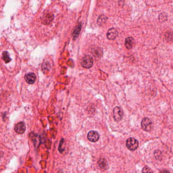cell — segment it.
I'll return each mask as SVG.
<instances>
[{
	"label": "cell",
	"instance_id": "cell-16",
	"mask_svg": "<svg viewBox=\"0 0 173 173\" xmlns=\"http://www.w3.org/2000/svg\"><path fill=\"white\" fill-rule=\"evenodd\" d=\"M165 38L168 42H171L173 40V32H167L165 35Z\"/></svg>",
	"mask_w": 173,
	"mask_h": 173
},
{
	"label": "cell",
	"instance_id": "cell-9",
	"mask_svg": "<svg viewBox=\"0 0 173 173\" xmlns=\"http://www.w3.org/2000/svg\"><path fill=\"white\" fill-rule=\"evenodd\" d=\"M118 35V32L115 28L109 29L107 33V37L109 40H114Z\"/></svg>",
	"mask_w": 173,
	"mask_h": 173
},
{
	"label": "cell",
	"instance_id": "cell-15",
	"mask_svg": "<svg viewBox=\"0 0 173 173\" xmlns=\"http://www.w3.org/2000/svg\"><path fill=\"white\" fill-rule=\"evenodd\" d=\"M53 19V15L51 14H47L44 18V21H45L46 24H49L52 21Z\"/></svg>",
	"mask_w": 173,
	"mask_h": 173
},
{
	"label": "cell",
	"instance_id": "cell-11",
	"mask_svg": "<svg viewBox=\"0 0 173 173\" xmlns=\"http://www.w3.org/2000/svg\"><path fill=\"white\" fill-rule=\"evenodd\" d=\"M81 25L80 24L78 25L77 26H76V28L74 30V32H73V38L74 40H76V39L78 38V36L80 35V30H81Z\"/></svg>",
	"mask_w": 173,
	"mask_h": 173
},
{
	"label": "cell",
	"instance_id": "cell-4",
	"mask_svg": "<svg viewBox=\"0 0 173 173\" xmlns=\"http://www.w3.org/2000/svg\"><path fill=\"white\" fill-rule=\"evenodd\" d=\"M123 111L120 107H115L113 110V117L117 122L121 121L123 117Z\"/></svg>",
	"mask_w": 173,
	"mask_h": 173
},
{
	"label": "cell",
	"instance_id": "cell-14",
	"mask_svg": "<svg viewBox=\"0 0 173 173\" xmlns=\"http://www.w3.org/2000/svg\"><path fill=\"white\" fill-rule=\"evenodd\" d=\"M106 20L107 18L104 15H100L98 18L97 24L100 26L103 25L106 22Z\"/></svg>",
	"mask_w": 173,
	"mask_h": 173
},
{
	"label": "cell",
	"instance_id": "cell-3",
	"mask_svg": "<svg viewBox=\"0 0 173 173\" xmlns=\"http://www.w3.org/2000/svg\"><path fill=\"white\" fill-rule=\"evenodd\" d=\"M141 127L144 130L150 132L152 128V120L147 117L144 118L141 122Z\"/></svg>",
	"mask_w": 173,
	"mask_h": 173
},
{
	"label": "cell",
	"instance_id": "cell-12",
	"mask_svg": "<svg viewBox=\"0 0 173 173\" xmlns=\"http://www.w3.org/2000/svg\"><path fill=\"white\" fill-rule=\"evenodd\" d=\"M2 59L5 63H9L11 61V59L9 56V53L7 51H4L3 52Z\"/></svg>",
	"mask_w": 173,
	"mask_h": 173
},
{
	"label": "cell",
	"instance_id": "cell-5",
	"mask_svg": "<svg viewBox=\"0 0 173 173\" xmlns=\"http://www.w3.org/2000/svg\"><path fill=\"white\" fill-rule=\"evenodd\" d=\"M87 138L89 141L92 142H96L99 140V135L97 132L91 130L89 132L87 135Z\"/></svg>",
	"mask_w": 173,
	"mask_h": 173
},
{
	"label": "cell",
	"instance_id": "cell-17",
	"mask_svg": "<svg viewBox=\"0 0 173 173\" xmlns=\"http://www.w3.org/2000/svg\"><path fill=\"white\" fill-rule=\"evenodd\" d=\"M143 172H145V173H148V172H152V171H151L149 168H148L147 167H145L143 169Z\"/></svg>",
	"mask_w": 173,
	"mask_h": 173
},
{
	"label": "cell",
	"instance_id": "cell-6",
	"mask_svg": "<svg viewBox=\"0 0 173 173\" xmlns=\"http://www.w3.org/2000/svg\"><path fill=\"white\" fill-rule=\"evenodd\" d=\"M15 132H17L18 134H22L25 131V126L24 122H21L17 123L15 126L14 128Z\"/></svg>",
	"mask_w": 173,
	"mask_h": 173
},
{
	"label": "cell",
	"instance_id": "cell-10",
	"mask_svg": "<svg viewBox=\"0 0 173 173\" xmlns=\"http://www.w3.org/2000/svg\"><path fill=\"white\" fill-rule=\"evenodd\" d=\"M125 46L128 49H132L135 44V40L132 37H128L125 40Z\"/></svg>",
	"mask_w": 173,
	"mask_h": 173
},
{
	"label": "cell",
	"instance_id": "cell-1",
	"mask_svg": "<svg viewBox=\"0 0 173 173\" xmlns=\"http://www.w3.org/2000/svg\"><path fill=\"white\" fill-rule=\"evenodd\" d=\"M93 64V57L89 55L84 56L81 61V65L82 67L86 69H89L92 67Z\"/></svg>",
	"mask_w": 173,
	"mask_h": 173
},
{
	"label": "cell",
	"instance_id": "cell-2",
	"mask_svg": "<svg viewBox=\"0 0 173 173\" xmlns=\"http://www.w3.org/2000/svg\"><path fill=\"white\" fill-rule=\"evenodd\" d=\"M126 146L131 151H134L138 147V141L135 138H130L127 140Z\"/></svg>",
	"mask_w": 173,
	"mask_h": 173
},
{
	"label": "cell",
	"instance_id": "cell-7",
	"mask_svg": "<svg viewBox=\"0 0 173 173\" xmlns=\"http://www.w3.org/2000/svg\"><path fill=\"white\" fill-rule=\"evenodd\" d=\"M91 52L93 56L97 59H100L103 54V51L101 48L97 47L92 48L91 49Z\"/></svg>",
	"mask_w": 173,
	"mask_h": 173
},
{
	"label": "cell",
	"instance_id": "cell-8",
	"mask_svg": "<svg viewBox=\"0 0 173 173\" xmlns=\"http://www.w3.org/2000/svg\"><path fill=\"white\" fill-rule=\"evenodd\" d=\"M24 78L27 83L30 84H34L36 81V76L35 74L33 73H30L27 74L25 75Z\"/></svg>",
	"mask_w": 173,
	"mask_h": 173
},
{
	"label": "cell",
	"instance_id": "cell-13",
	"mask_svg": "<svg viewBox=\"0 0 173 173\" xmlns=\"http://www.w3.org/2000/svg\"><path fill=\"white\" fill-rule=\"evenodd\" d=\"M98 165H99L100 168L102 169H105L107 166V164L106 160L104 158L100 159L99 161H98Z\"/></svg>",
	"mask_w": 173,
	"mask_h": 173
}]
</instances>
